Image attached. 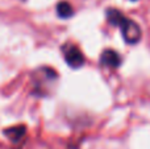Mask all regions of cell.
<instances>
[{"label":"cell","mask_w":150,"mask_h":149,"mask_svg":"<svg viewBox=\"0 0 150 149\" xmlns=\"http://www.w3.org/2000/svg\"><path fill=\"white\" fill-rule=\"evenodd\" d=\"M120 28L122 33V37H124L125 42L127 44H130V45H134L137 44L138 41L141 40L142 37V32H141V28L136 21L130 20L128 17H122V20L120 21V24L117 25Z\"/></svg>","instance_id":"1"},{"label":"cell","mask_w":150,"mask_h":149,"mask_svg":"<svg viewBox=\"0 0 150 149\" xmlns=\"http://www.w3.org/2000/svg\"><path fill=\"white\" fill-rule=\"evenodd\" d=\"M63 55H65V61L70 67H80L84 63V55L80 52L79 48L69 45L63 49Z\"/></svg>","instance_id":"2"},{"label":"cell","mask_w":150,"mask_h":149,"mask_svg":"<svg viewBox=\"0 0 150 149\" xmlns=\"http://www.w3.org/2000/svg\"><path fill=\"white\" fill-rule=\"evenodd\" d=\"M101 63L108 67H119L121 65V57L117 52L112 49H107L101 53Z\"/></svg>","instance_id":"3"},{"label":"cell","mask_w":150,"mask_h":149,"mask_svg":"<svg viewBox=\"0 0 150 149\" xmlns=\"http://www.w3.org/2000/svg\"><path fill=\"white\" fill-rule=\"evenodd\" d=\"M26 132V127L25 126H13L9 127L4 131V135L11 140V141L16 143V141H20L21 139L24 137Z\"/></svg>","instance_id":"4"},{"label":"cell","mask_w":150,"mask_h":149,"mask_svg":"<svg viewBox=\"0 0 150 149\" xmlns=\"http://www.w3.org/2000/svg\"><path fill=\"white\" fill-rule=\"evenodd\" d=\"M57 13L59 17L63 18H69L74 15V9H73V5L67 1H61L58 3L57 5Z\"/></svg>","instance_id":"5"},{"label":"cell","mask_w":150,"mask_h":149,"mask_svg":"<svg viewBox=\"0 0 150 149\" xmlns=\"http://www.w3.org/2000/svg\"><path fill=\"white\" fill-rule=\"evenodd\" d=\"M105 16H107V18H108L109 24H112V25H115V26L119 25L120 21H121L122 17H124V15H122L119 9H115V8H109V9H107Z\"/></svg>","instance_id":"6"}]
</instances>
